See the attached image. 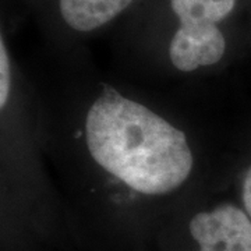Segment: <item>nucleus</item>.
Returning <instances> with one entry per match:
<instances>
[{
  "label": "nucleus",
  "instance_id": "obj_1",
  "mask_svg": "<svg viewBox=\"0 0 251 251\" xmlns=\"http://www.w3.org/2000/svg\"><path fill=\"white\" fill-rule=\"evenodd\" d=\"M92 159L144 196H165L184 184L194 166L186 134L145 105L105 85L85 116Z\"/></svg>",
  "mask_w": 251,
  "mask_h": 251
},
{
  "label": "nucleus",
  "instance_id": "obj_2",
  "mask_svg": "<svg viewBox=\"0 0 251 251\" xmlns=\"http://www.w3.org/2000/svg\"><path fill=\"white\" fill-rule=\"evenodd\" d=\"M171 4L180 23L169 45L172 64L190 73L219 62L226 41L218 25L232 13L236 0H171Z\"/></svg>",
  "mask_w": 251,
  "mask_h": 251
},
{
  "label": "nucleus",
  "instance_id": "obj_3",
  "mask_svg": "<svg viewBox=\"0 0 251 251\" xmlns=\"http://www.w3.org/2000/svg\"><path fill=\"white\" fill-rule=\"evenodd\" d=\"M190 233L200 251H251V218L233 204L196 214Z\"/></svg>",
  "mask_w": 251,
  "mask_h": 251
},
{
  "label": "nucleus",
  "instance_id": "obj_4",
  "mask_svg": "<svg viewBox=\"0 0 251 251\" xmlns=\"http://www.w3.org/2000/svg\"><path fill=\"white\" fill-rule=\"evenodd\" d=\"M134 0H60V14L75 31L90 32L108 24Z\"/></svg>",
  "mask_w": 251,
  "mask_h": 251
},
{
  "label": "nucleus",
  "instance_id": "obj_5",
  "mask_svg": "<svg viewBox=\"0 0 251 251\" xmlns=\"http://www.w3.org/2000/svg\"><path fill=\"white\" fill-rule=\"evenodd\" d=\"M11 90V67L7 49L4 45V41L1 38L0 42V108L4 109L7 105Z\"/></svg>",
  "mask_w": 251,
  "mask_h": 251
},
{
  "label": "nucleus",
  "instance_id": "obj_6",
  "mask_svg": "<svg viewBox=\"0 0 251 251\" xmlns=\"http://www.w3.org/2000/svg\"><path fill=\"white\" fill-rule=\"evenodd\" d=\"M242 197L244 209L251 218V166L247 169L246 175H244V179H243Z\"/></svg>",
  "mask_w": 251,
  "mask_h": 251
}]
</instances>
